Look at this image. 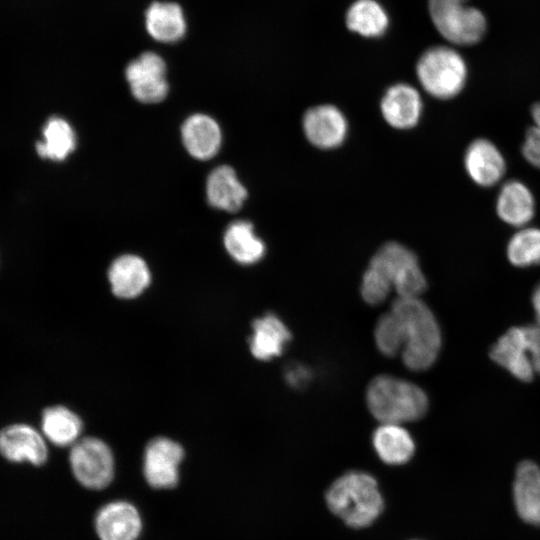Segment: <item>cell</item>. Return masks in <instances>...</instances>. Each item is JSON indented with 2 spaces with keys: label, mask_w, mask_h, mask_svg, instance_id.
<instances>
[{
  "label": "cell",
  "mask_w": 540,
  "mask_h": 540,
  "mask_svg": "<svg viewBox=\"0 0 540 540\" xmlns=\"http://www.w3.org/2000/svg\"><path fill=\"white\" fill-rule=\"evenodd\" d=\"M521 152L530 165L540 169V129L536 126L527 129Z\"/></svg>",
  "instance_id": "f546056e"
},
{
  "label": "cell",
  "mask_w": 540,
  "mask_h": 540,
  "mask_svg": "<svg viewBox=\"0 0 540 540\" xmlns=\"http://www.w3.org/2000/svg\"><path fill=\"white\" fill-rule=\"evenodd\" d=\"M416 76L430 96L447 100L457 96L466 85L468 69L462 55L446 45L425 50L416 64Z\"/></svg>",
  "instance_id": "277c9868"
},
{
  "label": "cell",
  "mask_w": 540,
  "mask_h": 540,
  "mask_svg": "<svg viewBox=\"0 0 540 540\" xmlns=\"http://www.w3.org/2000/svg\"><path fill=\"white\" fill-rule=\"evenodd\" d=\"M514 502L520 517L540 524V468L531 461H522L515 474Z\"/></svg>",
  "instance_id": "ffe728a7"
},
{
  "label": "cell",
  "mask_w": 540,
  "mask_h": 540,
  "mask_svg": "<svg viewBox=\"0 0 540 540\" xmlns=\"http://www.w3.org/2000/svg\"><path fill=\"white\" fill-rule=\"evenodd\" d=\"M206 193L211 206L227 212L239 210L248 195L235 171L228 165L219 166L210 173Z\"/></svg>",
  "instance_id": "44dd1931"
},
{
  "label": "cell",
  "mask_w": 540,
  "mask_h": 540,
  "mask_svg": "<svg viewBox=\"0 0 540 540\" xmlns=\"http://www.w3.org/2000/svg\"><path fill=\"white\" fill-rule=\"evenodd\" d=\"M133 96L143 103H157L166 97V64L161 56L148 51L132 60L125 70Z\"/></svg>",
  "instance_id": "9c48e42d"
},
{
  "label": "cell",
  "mask_w": 540,
  "mask_h": 540,
  "mask_svg": "<svg viewBox=\"0 0 540 540\" xmlns=\"http://www.w3.org/2000/svg\"><path fill=\"white\" fill-rule=\"evenodd\" d=\"M464 167L475 184L488 188L501 181L506 172V161L492 141L477 138L466 148Z\"/></svg>",
  "instance_id": "5bb4252c"
},
{
  "label": "cell",
  "mask_w": 540,
  "mask_h": 540,
  "mask_svg": "<svg viewBox=\"0 0 540 540\" xmlns=\"http://www.w3.org/2000/svg\"><path fill=\"white\" fill-rule=\"evenodd\" d=\"M224 246L235 261L244 265L258 262L266 251L265 244L256 235L252 223L244 220L235 221L227 227Z\"/></svg>",
  "instance_id": "d4e9b609"
},
{
  "label": "cell",
  "mask_w": 540,
  "mask_h": 540,
  "mask_svg": "<svg viewBox=\"0 0 540 540\" xmlns=\"http://www.w3.org/2000/svg\"><path fill=\"white\" fill-rule=\"evenodd\" d=\"M252 328L250 350L259 360H269L280 355L285 344L291 339V333L286 325L270 313L255 319Z\"/></svg>",
  "instance_id": "7402d4cb"
},
{
  "label": "cell",
  "mask_w": 540,
  "mask_h": 540,
  "mask_svg": "<svg viewBox=\"0 0 540 540\" xmlns=\"http://www.w3.org/2000/svg\"><path fill=\"white\" fill-rule=\"evenodd\" d=\"M366 402L377 420L400 425L422 418L429 406L428 397L419 386L389 375L371 380Z\"/></svg>",
  "instance_id": "3957f363"
},
{
  "label": "cell",
  "mask_w": 540,
  "mask_h": 540,
  "mask_svg": "<svg viewBox=\"0 0 540 540\" xmlns=\"http://www.w3.org/2000/svg\"><path fill=\"white\" fill-rule=\"evenodd\" d=\"M69 464L75 479L84 487L100 490L114 478L115 462L112 450L96 437L80 438L71 446Z\"/></svg>",
  "instance_id": "52a82bcc"
},
{
  "label": "cell",
  "mask_w": 540,
  "mask_h": 540,
  "mask_svg": "<svg viewBox=\"0 0 540 540\" xmlns=\"http://www.w3.org/2000/svg\"><path fill=\"white\" fill-rule=\"evenodd\" d=\"M467 0H428L431 20L439 34L455 45H473L484 36L487 22L481 10Z\"/></svg>",
  "instance_id": "8992f818"
},
{
  "label": "cell",
  "mask_w": 540,
  "mask_h": 540,
  "mask_svg": "<svg viewBox=\"0 0 540 540\" xmlns=\"http://www.w3.org/2000/svg\"><path fill=\"white\" fill-rule=\"evenodd\" d=\"M373 446L379 458L390 465H401L411 459L415 444L400 424L382 423L373 434Z\"/></svg>",
  "instance_id": "cb8c5ba5"
},
{
  "label": "cell",
  "mask_w": 540,
  "mask_h": 540,
  "mask_svg": "<svg viewBox=\"0 0 540 540\" xmlns=\"http://www.w3.org/2000/svg\"><path fill=\"white\" fill-rule=\"evenodd\" d=\"M506 254L509 262L519 268L540 264V229L522 227L512 235L507 243Z\"/></svg>",
  "instance_id": "83f0119b"
},
{
  "label": "cell",
  "mask_w": 540,
  "mask_h": 540,
  "mask_svg": "<svg viewBox=\"0 0 540 540\" xmlns=\"http://www.w3.org/2000/svg\"><path fill=\"white\" fill-rule=\"evenodd\" d=\"M329 509L353 528L371 525L381 514L384 502L375 478L350 471L336 479L326 492Z\"/></svg>",
  "instance_id": "7a4b0ae2"
},
{
  "label": "cell",
  "mask_w": 540,
  "mask_h": 540,
  "mask_svg": "<svg viewBox=\"0 0 540 540\" xmlns=\"http://www.w3.org/2000/svg\"><path fill=\"white\" fill-rule=\"evenodd\" d=\"M0 454L12 463L42 466L48 459L47 440L28 424H11L0 431Z\"/></svg>",
  "instance_id": "8fae6325"
},
{
  "label": "cell",
  "mask_w": 540,
  "mask_h": 540,
  "mask_svg": "<svg viewBox=\"0 0 540 540\" xmlns=\"http://www.w3.org/2000/svg\"><path fill=\"white\" fill-rule=\"evenodd\" d=\"M523 328L533 369L540 375V326L531 324Z\"/></svg>",
  "instance_id": "4dcf8cb0"
},
{
  "label": "cell",
  "mask_w": 540,
  "mask_h": 540,
  "mask_svg": "<svg viewBox=\"0 0 540 540\" xmlns=\"http://www.w3.org/2000/svg\"><path fill=\"white\" fill-rule=\"evenodd\" d=\"M145 27L156 41L174 43L186 34L187 23L180 5L156 1L145 12Z\"/></svg>",
  "instance_id": "d6986e66"
},
{
  "label": "cell",
  "mask_w": 540,
  "mask_h": 540,
  "mask_svg": "<svg viewBox=\"0 0 540 540\" xmlns=\"http://www.w3.org/2000/svg\"><path fill=\"white\" fill-rule=\"evenodd\" d=\"M309 379L308 371L301 366H293L287 372V380L293 386H299Z\"/></svg>",
  "instance_id": "1f68e13d"
},
{
  "label": "cell",
  "mask_w": 540,
  "mask_h": 540,
  "mask_svg": "<svg viewBox=\"0 0 540 540\" xmlns=\"http://www.w3.org/2000/svg\"><path fill=\"white\" fill-rule=\"evenodd\" d=\"M391 311L399 318L404 336L402 359L411 370L422 371L436 361L442 344L439 324L419 298L398 297Z\"/></svg>",
  "instance_id": "6da1fadb"
},
{
  "label": "cell",
  "mask_w": 540,
  "mask_h": 540,
  "mask_svg": "<svg viewBox=\"0 0 540 540\" xmlns=\"http://www.w3.org/2000/svg\"><path fill=\"white\" fill-rule=\"evenodd\" d=\"M489 356L496 364L507 370L514 378L522 382H531L534 378L530 354L526 344L523 326L509 328L492 345Z\"/></svg>",
  "instance_id": "9a60e30c"
},
{
  "label": "cell",
  "mask_w": 540,
  "mask_h": 540,
  "mask_svg": "<svg viewBox=\"0 0 540 540\" xmlns=\"http://www.w3.org/2000/svg\"><path fill=\"white\" fill-rule=\"evenodd\" d=\"M81 418L65 406L46 408L41 417V431L45 439L59 447L75 444L81 437Z\"/></svg>",
  "instance_id": "603a6c76"
},
{
  "label": "cell",
  "mask_w": 540,
  "mask_h": 540,
  "mask_svg": "<svg viewBox=\"0 0 540 540\" xmlns=\"http://www.w3.org/2000/svg\"><path fill=\"white\" fill-rule=\"evenodd\" d=\"M345 20L349 30L368 38L383 35L389 25L385 9L375 0H356L348 8Z\"/></svg>",
  "instance_id": "484cf974"
},
{
  "label": "cell",
  "mask_w": 540,
  "mask_h": 540,
  "mask_svg": "<svg viewBox=\"0 0 540 540\" xmlns=\"http://www.w3.org/2000/svg\"><path fill=\"white\" fill-rule=\"evenodd\" d=\"M534 126L540 129V102L535 103L531 109Z\"/></svg>",
  "instance_id": "836d02e7"
},
{
  "label": "cell",
  "mask_w": 540,
  "mask_h": 540,
  "mask_svg": "<svg viewBox=\"0 0 540 540\" xmlns=\"http://www.w3.org/2000/svg\"><path fill=\"white\" fill-rule=\"evenodd\" d=\"M374 336L376 345L383 355L393 357L402 352L404 346L402 324L391 310L379 318Z\"/></svg>",
  "instance_id": "f1b7e54d"
},
{
  "label": "cell",
  "mask_w": 540,
  "mask_h": 540,
  "mask_svg": "<svg viewBox=\"0 0 540 540\" xmlns=\"http://www.w3.org/2000/svg\"><path fill=\"white\" fill-rule=\"evenodd\" d=\"M531 301L535 312L536 324L540 326V282L533 290Z\"/></svg>",
  "instance_id": "d6a6232c"
},
{
  "label": "cell",
  "mask_w": 540,
  "mask_h": 540,
  "mask_svg": "<svg viewBox=\"0 0 540 540\" xmlns=\"http://www.w3.org/2000/svg\"><path fill=\"white\" fill-rule=\"evenodd\" d=\"M496 213L506 224L522 228L535 215V199L529 187L517 180L506 181L496 199Z\"/></svg>",
  "instance_id": "e0dca14e"
},
{
  "label": "cell",
  "mask_w": 540,
  "mask_h": 540,
  "mask_svg": "<svg viewBox=\"0 0 540 540\" xmlns=\"http://www.w3.org/2000/svg\"><path fill=\"white\" fill-rule=\"evenodd\" d=\"M44 141L36 149L42 158L64 160L76 147V136L70 124L60 117H51L43 129Z\"/></svg>",
  "instance_id": "4316f807"
},
{
  "label": "cell",
  "mask_w": 540,
  "mask_h": 540,
  "mask_svg": "<svg viewBox=\"0 0 540 540\" xmlns=\"http://www.w3.org/2000/svg\"><path fill=\"white\" fill-rule=\"evenodd\" d=\"M422 110L423 102L419 91L408 83L390 86L380 101L382 117L388 125L399 130L416 126Z\"/></svg>",
  "instance_id": "4fadbf2b"
},
{
  "label": "cell",
  "mask_w": 540,
  "mask_h": 540,
  "mask_svg": "<svg viewBox=\"0 0 540 540\" xmlns=\"http://www.w3.org/2000/svg\"><path fill=\"white\" fill-rule=\"evenodd\" d=\"M183 458L184 449L178 442L167 437L152 439L143 456V474L147 483L155 489L175 487Z\"/></svg>",
  "instance_id": "ba28073f"
},
{
  "label": "cell",
  "mask_w": 540,
  "mask_h": 540,
  "mask_svg": "<svg viewBox=\"0 0 540 540\" xmlns=\"http://www.w3.org/2000/svg\"><path fill=\"white\" fill-rule=\"evenodd\" d=\"M367 268L394 288L401 298H417L427 288L417 256L398 242L382 245Z\"/></svg>",
  "instance_id": "5b68a950"
},
{
  "label": "cell",
  "mask_w": 540,
  "mask_h": 540,
  "mask_svg": "<svg viewBox=\"0 0 540 540\" xmlns=\"http://www.w3.org/2000/svg\"><path fill=\"white\" fill-rule=\"evenodd\" d=\"M181 133L186 150L199 160L212 158L221 146V130L217 122L204 114H194L187 118Z\"/></svg>",
  "instance_id": "ac0fdd59"
},
{
  "label": "cell",
  "mask_w": 540,
  "mask_h": 540,
  "mask_svg": "<svg viewBox=\"0 0 540 540\" xmlns=\"http://www.w3.org/2000/svg\"><path fill=\"white\" fill-rule=\"evenodd\" d=\"M302 129L306 139L320 149H334L346 139L348 122L343 112L332 104L313 106L304 113Z\"/></svg>",
  "instance_id": "30bf717a"
},
{
  "label": "cell",
  "mask_w": 540,
  "mask_h": 540,
  "mask_svg": "<svg viewBox=\"0 0 540 540\" xmlns=\"http://www.w3.org/2000/svg\"><path fill=\"white\" fill-rule=\"evenodd\" d=\"M108 279L114 295L130 299L139 296L149 286L151 273L141 257L125 254L112 262Z\"/></svg>",
  "instance_id": "2e32d148"
},
{
  "label": "cell",
  "mask_w": 540,
  "mask_h": 540,
  "mask_svg": "<svg viewBox=\"0 0 540 540\" xmlns=\"http://www.w3.org/2000/svg\"><path fill=\"white\" fill-rule=\"evenodd\" d=\"M94 527L100 540H137L142 530V519L130 502L112 501L97 511Z\"/></svg>",
  "instance_id": "7c38bea8"
}]
</instances>
